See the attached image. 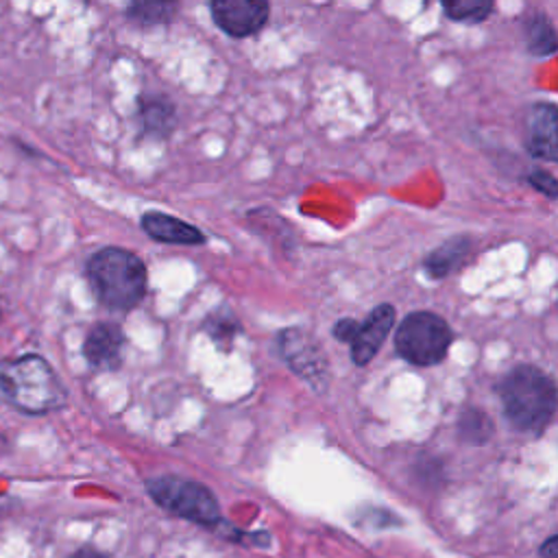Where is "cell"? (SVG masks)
I'll list each match as a JSON object with an SVG mask.
<instances>
[{"mask_svg": "<svg viewBox=\"0 0 558 558\" xmlns=\"http://www.w3.org/2000/svg\"><path fill=\"white\" fill-rule=\"evenodd\" d=\"M0 399L26 414H46L65 405L68 395L52 366L35 353L0 362Z\"/></svg>", "mask_w": 558, "mask_h": 558, "instance_id": "6da1fadb", "label": "cell"}, {"mask_svg": "<svg viewBox=\"0 0 558 558\" xmlns=\"http://www.w3.org/2000/svg\"><path fill=\"white\" fill-rule=\"evenodd\" d=\"M87 279L94 296L109 310H133L146 294V266L126 248L107 246L94 253L87 262Z\"/></svg>", "mask_w": 558, "mask_h": 558, "instance_id": "7a4b0ae2", "label": "cell"}, {"mask_svg": "<svg viewBox=\"0 0 558 558\" xmlns=\"http://www.w3.org/2000/svg\"><path fill=\"white\" fill-rule=\"evenodd\" d=\"M501 405L508 421L523 432L538 434L554 418L556 410V386L536 366L512 368L501 386Z\"/></svg>", "mask_w": 558, "mask_h": 558, "instance_id": "3957f363", "label": "cell"}, {"mask_svg": "<svg viewBox=\"0 0 558 558\" xmlns=\"http://www.w3.org/2000/svg\"><path fill=\"white\" fill-rule=\"evenodd\" d=\"M146 488L155 499V504H159L163 510L177 517L190 519L207 527L220 521V508L214 493L194 480H185L177 475H159L148 480Z\"/></svg>", "mask_w": 558, "mask_h": 558, "instance_id": "277c9868", "label": "cell"}, {"mask_svg": "<svg viewBox=\"0 0 558 558\" xmlns=\"http://www.w3.org/2000/svg\"><path fill=\"white\" fill-rule=\"evenodd\" d=\"M449 325L432 312L408 314L395 336L397 353L416 366H432L442 362L451 344Z\"/></svg>", "mask_w": 558, "mask_h": 558, "instance_id": "5b68a950", "label": "cell"}, {"mask_svg": "<svg viewBox=\"0 0 558 558\" xmlns=\"http://www.w3.org/2000/svg\"><path fill=\"white\" fill-rule=\"evenodd\" d=\"M216 26L231 37H251L268 20V0H209Z\"/></svg>", "mask_w": 558, "mask_h": 558, "instance_id": "8992f818", "label": "cell"}, {"mask_svg": "<svg viewBox=\"0 0 558 558\" xmlns=\"http://www.w3.org/2000/svg\"><path fill=\"white\" fill-rule=\"evenodd\" d=\"M283 360L290 364V368L305 377L312 386H318V379L325 381V360L318 347L299 329H286L277 338Z\"/></svg>", "mask_w": 558, "mask_h": 558, "instance_id": "52a82bcc", "label": "cell"}, {"mask_svg": "<svg viewBox=\"0 0 558 558\" xmlns=\"http://www.w3.org/2000/svg\"><path fill=\"white\" fill-rule=\"evenodd\" d=\"M525 150L534 159H558V111L551 102H536L527 116Z\"/></svg>", "mask_w": 558, "mask_h": 558, "instance_id": "ba28073f", "label": "cell"}, {"mask_svg": "<svg viewBox=\"0 0 558 558\" xmlns=\"http://www.w3.org/2000/svg\"><path fill=\"white\" fill-rule=\"evenodd\" d=\"M395 325V307L388 305V303H381L377 305L364 323H357V329H355V336L353 340L349 342L351 344V355H353V362L357 366H364L368 364L375 353L379 351V347L384 344L386 336L390 333Z\"/></svg>", "mask_w": 558, "mask_h": 558, "instance_id": "9c48e42d", "label": "cell"}, {"mask_svg": "<svg viewBox=\"0 0 558 558\" xmlns=\"http://www.w3.org/2000/svg\"><path fill=\"white\" fill-rule=\"evenodd\" d=\"M124 333L113 323H96L83 342L85 360L98 371H113L122 362Z\"/></svg>", "mask_w": 558, "mask_h": 558, "instance_id": "30bf717a", "label": "cell"}, {"mask_svg": "<svg viewBox=\"0 0 558 558\" xmlns=\"http://www.w3.org/2000/svg\"><path fill=\"white\" fill-rule=\"evenodd\" d=\"M140 225L146 231V235H150L153 240L163 242V244L192 246V244L205 242V235L198 227H194L181 218H174L170 214H163V211H146L142 216Z\"/></svg>", "mask_w": 558, "mask_h": 558, "instance_id": "8fae6325", "label": "cell"}, {"mask_svg": "<svg viewBox=\"0 0 558 558\" xmlns=\"http://www.w3.org/2000/svg\"><path fill=\"white\" fill-rule=\"evenodd\" d=\"M137 113L142 131L155 137H168L177 122L174 102L161 94H144L137 100Z\"/></svg>", "mask_w": 558, "mask_h": 558, "instance_id": "7c38bea8", "label": "cell"}, {"mask_svg": "<svg viewBox=\"0 0 558 558\" xmlns=\"http://www.w3.org/2000/svg\"><path fill=\"white\" fill-rule=\"evenodd\" d=\"M469 251H471L469 238H451L427 255L425 270L432 277H447L469 257Z\"/></svg>", "mask_w": 558, "mask_h": 558, "instance_id": "4fadbf2b", "label": "cell"}, {"mask_svg": "<svg viewBox=\"0 0 558 558\" xmlns=\"http://www.w3.org/2000/svg\"><path fill=\"white\" fill-rule=\"evenodd\" d=\"M179 0H129V15L142 26H161L174 20Z\"/></svg>", "mask_w": 558, "mask_h": 558, "instance_id": "5bb4252c", "label": "cell"}, {"mask_svg": "<svg viewBox=\"0 0 558 558\" xmlns=\"http://www.w3.org/2000/svg\"><path fill=\"white\" fill-rule=\"evenodd\" d=\"M525 46L536 57H549L556 52V33L547 15L538 13L525 22Z\"/></svg>", "mask_w": 558, "mask_h": 558, "instance_id": "9a60e30c", "label": "cell"}, {"mask_svg": "<svg viewBox=\"0 0 558 558\" xmlns=\"http://www.w3.org/2000/svg\"><path fill=\"white\" fill-rule=\"evenodd\" d=\"M440 4L451 22L480 24L493 13L495 0H440Z\"/></svg>", "mask_w": 558, "mask_h": 558, "instance_id": "2e32d148", "label": "cell"}, {"mask_svg": "<svg viewBox=\"0 0 558 558\" xmlns=\"http://www.w3.org/2000/svg\"><path fill=\"white\" fill-rule=\"evenodd\" d=\"M458 429H460V436H462L466 442H473V445H482V442H486V440L493 436V423H490V418H488L482 410H477V408H469V410L460 416Z\"/></svg>", "mask_w": 558, "mask_h": 558, "instance_id": "e0dca14e", "label": "cell"}, {"mask_svg": "<svg viewBox=\"0 0 558 558\" xmlns=\"http://www.w3.org/2000/svg\"><path fill=\"white\" fill-rule=\"evenodd\" d=\"M240 327H238V323L231 318V316H220V318H216V316H211V318H207V323H205V331L216 340V342H231V338H233V333L238 331ZM225 344V347H227Z\"/></svg>", "mask_w": 558, "mask_h": 558, "instance_id": "ac0fdd59", "label": "cell"}, {"mask_svg": "<svg viewBox=\"0 0 558 558\" xmlns=\"http://www.w3.org/2000/svg\"><path fill=\"white\" fill-rule=\"evenodd\" d=\"M527 183H530L536 192L545 194L547 198H556V196H558V183H556L554 174L547 172V170H532V172L527 174Z\"/></svg>", "mask_w": 558, "mask_h": 558, "instance_id": "d6986e66", "label": "cell"}, {"mask_svg": "<svg viewBox=\"0 0 558 558\" xmlns=\"http://www.w3.org/2000/svg\"><path fill=\"white\" fill-rule=\"evenodd\" d=\"M355 329H357V320H353V318H340V320L333 325V336H336V340L349 344V342L353 340V336H355Z\"/></svg>", "mask_w": 558, "mask_h": 558, "instance_id": "ffe728a7", "label": "cell"}, {"mask_svg": "<svg viewBox=\"0 0 558 558\" xmlns=\"http://www.w3.org/2000/svg\"><path fill=\"white\" fill-rule=\"evenodd\" d=\"M541 556L543 558H558V536H549L543 545H541Z\"/></svg>", "mask_w": 558, "mask_h": 558, "instance_id": "44dd1931", "label": "cell"}, {"mask_svg": "<svg viewBox=\"0 0 558 558\" xmlns=\"http://www.w3.org/2000/svg\"><path fill=\"white\" fill-rule=\"evenodd\" d=\"M70 558H109L105 554H100L98 549H92V547H83V549H76Z\"/></svg>", "mask_w": 558, "mask_h": 558, "instance_id": "7402d4cb", "label": "cell"}, {"mask_svg": "<svg viewBox=\"0 0 558 558\" xmlns=\"http://www.w3.org/2000/svg\"><path fill=\"white\" fill-rule=\"evenodd\" d=\"M0 320H2V312H0Z\"/></svg>", "mask_w": 558, "mask_h": 558, "instance_id": "603a6c76", "label": "cell"}]
</instances>
